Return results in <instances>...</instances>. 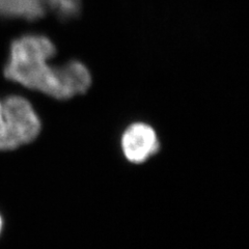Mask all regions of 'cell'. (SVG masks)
<instances>
[{
    "mask_svg": "<svg viewBox=\"0 0 249 249\" xmlns=\"http://www.w3.org/2000/svg\"><path fill=\"white\" fill-rule=\"evenodd\" d=\"M55 54L56 47L49 37L22 36L11 44L4 76L56 100H69L87 92L91 85L89 70L78 60L52 65L50 61Z\"/></svg>",
    "mask_w": 249,
    "mask_h": 249,
    "instance_id": "1",
    "label": "cell"
},
{
    "mask_svg": "<svg viewBox=\"0 0 249 249\" xmlns=\"http://www.w3.org/2000/svg\"><path fill=\"white\" fill-rule=\"evenodd\" d=\"M41 130L42 122L27 99L10 96L2 100L0 152L13 151L33 142Z\"/></svg>",
    "mask_w": 249,
    "mask_h": 249,
    "instance_id": "2",
    "label": "cell"
},
{
    "mask_svg": "<svg viewBox=\"0 0 249 249\" xmlns=\"http://www.w3.org/2000/svg\"><path fill=\"white\" fill-rule=\"evenodd\" d=\"M121 145L124 158L134 164H142L160 149L157 133L144 123L130 124L122 135Z\"/></svg>",
    "mask_w": 249,
    "mask_h": 249,
    "instance_id": "3",
    "label": "cell"
},
{
    "mask_svg": "<svg viewBox=\"0 0 249 249\" xmlns=\"http://www.w3.org/2000/svg\"><path fill=\"white\" fill-rule=\"evenodd\" d=\"M46 12L45 0H0V17L35 21Z\"/></svg>",
    "mask_w": 249,
    "mask_h": 249,
    "instance_id": "4",
    "label": "cell"
},
{
    "mask_svg": "<svg viewBox=\"0 0 249 249\" xmlns=\"http://www.w3.org/2000/svg\"><path fill=\"white\" fill-rule=\"evenodd\" d=\"M45 5L47 11H51L60 19L68 20L80 13L82 0H45Z\"/></svg>",
    "mask_w": 249,
    "mask_h": 249,
    "instance_id": "5",
    "label": "cell"
},
{
    "mask_svg": "<svg viewBox=\"0 0 249 249\" xmlns=\"http://www.w3.org/2000/svg\"><path fill=\"white\" fill-rule=\"evenodd\" d=\"M3 229V219H2V216L0 214V235H1V231Z\"/></svg>",
    "mask_w": 249,
    "mask_h": 249,
    "instance_id": "6",
    "label": "cell"
},
{
    "mask_svg": "<svg viewBox=\"0 0 249 249\" xmlns=\"http://www.w3.org/2000/svg\"><path fill=\"white\" fill-rule=\"evenodd\" d=\"M2 119V100H0V124H1Z\"/></svg>",
    "mask_w": 249,
    "mask_h": 249,
    "instance_id": "7",
    "label": "cell"
}]
</instances>
